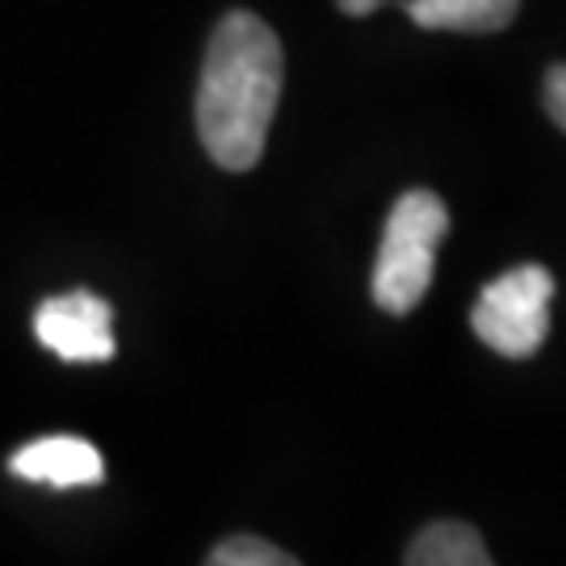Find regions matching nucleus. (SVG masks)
<instances>
[{
    "instance_id": "nucleus-1",
    "label": "nucleus",
    "mask_w": 566,
    "mask_h": 566,
    "mask_svg": "<svg viewBox=\"0 0 566 566\" xmlns=\"http://www.w3.org/2000/svg\"><path fill=\"white\" fill-rule=\"evenodd\" d=\"M282 76L285 60L277 34L248 9L227 13L210 34L198 81V135L219 168H256L282 102Z\"/></svg>"
},
{
    "instance_id": "nucleus-2",
    "label": "nucleus",
    "mask_w": 566,
    "mask_h": 566,
    "mask_svg": "<svg viewBox=\"0 0 566 566\" xmlns=\"http://www.w3.org/2000/svg\"><path fill=\"white\" fill-rule=\"evenodd\" d=\"M449 235V210L432 189H407L395 202L382 231V248L374 261V303L386 315H411L424 303L432 269H437V248Z\"/></svg>"
},
{
    "instance_id": "nucleus-3",
    "label": "nucleus",
    "mask_w": 566,
    "mask_h": 566,
    "mask_svg": "<svg viewBox=\"0 0 566 566\" xmlns=\"http://www.w3.org/2000/svg\"><path fill=\"white\" fill-rule=\"evenodd\" d=\"M549 298H554L549 269L521 264L479 294V303L470 311V327L491 353L525 361L549 336Z\"/></svg>"
},
{
    "instance_id": "nucleus-4",
    "label": "nucleus",
    "mask_w": 566,
    "mask_h": 566,
    "mask_svg": "<svg viewBox=\"0 0 566 566\" xmlns=\"http://www.w3.org/2000/svg\"><path fill=\"white\" fill-rule=\"evenodd\" d=\"M109 324H114V306L88 290L46 298L34 315L39 340L63 361H109L114 357V327Z\"/></svg>"
},
{
    "instance_id": "nucleus-5",
    "label": "nucleus",
    "mask_w": 566,
    "mask_h": 566,
    "mask_svg": "<svg viewBox=\"0 0 566 566\" xmlns=\"http://www.w3.org/2000/svg\"><path fill=\"white\" fill-rule=\"evenodd\" d=\"M9 470L42 486H93L105 479V458L84 437H42L21 446Z\"/></svg>"
},
{
    "instance_id": "nucleus-6",
    "label": "nucleus",
    "mask_w": 566,
    "mask_h": 566,
    "mask_svg": "<svg viewBox=\"0 0 566 566\" xmlns=\"http://www.w3.org/2000/svg\"><path fill=\"white\" fill-rule=\"evenodd\" d=\"M521 0H407L403 13L424 30L453 34H495L512 25Z\"/></svg>"
},
{
    "instance_id": "nucleus-7",
    "label": "nucleus",
    "mask_w": 566,
    "mask_h": 566,
    "mask_svg": "<svg viewBox=\"0 0 566 566\" xmlns=\"http://www.w3.org/2000/svg\"><path fill=\"white\" fill-rule=\"evenodd\" d=\"M407 563L411 566H491L479 528L462 525V521H437V525L420 528L407 546Z\"/></svg>"
},
{
    "instance_id": "nucleus-8",
    "label": "nucleus",
    "mask_w": 566,
    "mask_h": 566,
    "mask_svg": "<svg viewBox=\"0 0 566 566\" xmlns=\"http://www.w3.org/2000/svg\"><path fill=\"white\" fill-rule=\"evenodd\" d=\"M210 563L214 566H294V554L269 546L261 537H227L210 549Z\"/></svg>"
},
{
    "instance_id": "nucleus-9",
    "label": "nucleus",
    "mask_w": 566,
    "mask_h": 566,
    "mask_svg": "<svg viewBox=\"0 0 566 566\" xmlns=\"http://www.w3.org/2000/svg\"><path fill=\"white\" fill-rule=\"evenodd\" d=\"M542 97H546V114L554 118V126L566 130V63H554V67L546 72Z\"/></svg>"
},
{
    "instance_id": "nucleus-10",
    "label": "nucleus",
    "mask_w": 566,
    "mask_h": 566,
    "mask_svg": "<svg viewBox=\"0 0 566 566\" xmlns=\"http://www.w3.org/2000/svg\"><path fill=\"white\" fill-rule=\"evenodd\" d=\"M340 4V13H348V18H369V13H378L386 0H336Z\"/></svg>"
}]
</instances>
